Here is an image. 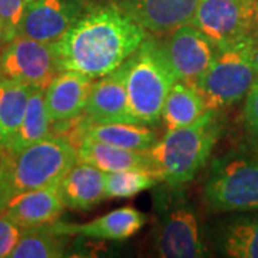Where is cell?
<instances>
[{
  "label": "cell",
  "mask_w": 258,
  "mask_h": 258,
  "mask_svg": "<svg viewBox=\"0 0 258 258\" xmlns=\"http://www.w3.org/2000/svg\"><path fill=\"white\" fill-rule=\"evenodd\" d=\"M106 172L96 166L76 162L60 179V192L66 207L88 211L106 198Z\"/></svg>",
  "instance_id": "17"
},
{
  "label": "cell",
  "mask_w": 258,
  "mask_h": 258,
  "mask_svg": "<svg viewBox=\"0 0 258 258\" xmlns=\"http://www.w3.org/2000/svg\"><path fill=\"white\" fill-rule=\"evenodd\" d=\"M224 248L230 257L258 258V220L231 225L224 240Z\"/></svg>",
  "instance_id": "25"
},
{
  "label": "cell",
  "mask_w": 258,
  "mask_h": 258,
  "mask_svg": "<svg viewBox=\"0 0 258 258\" xmlns=\"http://www.w3.org/2000/svg\"><path fill=\"white\" fill-rule=\"evenodd\" d=\"M26 6V0H0L2 42L8 43L12 39L19 36V29Z\"/></svg>",
  "instance_id": "26"
},
{
  "label": "cell",
  "mask_w": 258,
  "mask_h": 258,
  "mask_svg": "<svg viewBox=\"0 0 258 258\" xmlns=\"http://www.w3.org/2000/svg\"><path fill=\"white\" fill-rule=\"evenodd\" d=\"M0 76H2V71H0Z\"/></svg>",
  "instance_id": "32"
},
{
  "label": "cell",
  "mask_w": 258,
  "mask_h": 258,
  "mask_svg": "<svg viewBox=\"0 0 258 258\" xmlns=\"http://www.w3.org/2000/svg\"><path fill=\"white\" fill-rule=\"evenodd\" d=\"M0 152H2V149H0Z\"/></svg>",
  "instance_id": "33"
},
{
  "label": "cell",
  "mask_w": 258,
  "mask_h": 258,
  "mask_svg": "<svg viewBox=\"0 0 258 258\" xmlns=\"http://www.w3.org/2000/svg\"><path fill=\"white\" fill-rule=\"evenodd\" d=\"M157 251L165 258H198L205 255L200 227L192 211L178 208L166 218L157 237Z\"/></svg>",
  "instance_id": "14"
},
{
  "label": "cell",
  "mask_w": 258,
  "mask_h": 258,
  "mask_svg": "<svg viewBox=\"0 0 258 258\" xmlns=\"http://www.w3.org/2000/svg\"><path fill=\"white\" fill-rule=\"evenodd\" d=\"M33 86L0 76V149H8L25 116Z\"/></svg>",
  "instance_id": "20"
},
{
  "label": "cell",
  "mask_w": 258,
  "mask_h": 258,
  "mask_svg": "<svg viewBox=\"0 0 258 258\" xmlns=\"http://www.w3.org/2000/svg\"><path fill=\"white\" fill-rule=\"evenodd\" d=\"M85 138H92L109 145L147 151L158 141L155 129L139 122H92L88 118L83 128Z\"/></svg>",
  "instance_id": "19"
},
{
  "label": "cell",
  "mask_w": 258,
  "mask_h": 258,
  "mask_svg": "<svg viewBox=\"0 0 258 258\" xmlns=\"http://www.w3.org/2000/svg\"><path fill=\"white\" fill-rule=\"evenodd\" d=\"M76 151L78 162L96 166L106 174L125 169H151L147 151L123 149L92 138H83Z\"/></svg>",
  "instance_id": "18"
},
{
  "label": "cell",
  "mask_w": 258,
  "mask_h": 258,
  "mask_svg": "<svg viewBox=\"0 0 258 258\" xmlns=\"http://www.w3.org/2000/svg\"><path fill=\"white\" fill-rule=\"evenodd\" d=\"M245 98L247 99H245V106H244V115H245L247 125L255 135H258V76Z\"/></svg>",
  "instance_id": "28"
},
{
  "label": "cell",
  "mask_w": 258,
  "mask_h": 258,
  "mask_svg": "<svg viewBox=\"0 0 258 258\" xmlns=\"http://www.w3.org/2000/svg\"><path fill=\"white\" fill-rule=\"evenodd\" d=\"M78 162L76 148L49 135L16 152H0V214L19 194L57 184Z\"/></svg>",
  "instance_id": "2"
},
{
  "label": "cell",
  "mask_w": 258,
  "mask_h": 258,
  "mask_svg": "<svg viewBox=\"0 0 258 258\" xmlns=\"http://www.w3.org/2000/svg\"><path fill=\"white\" fill-rule=\"evenodd\" d=\"M207 111V105L198 89L194 85L176 81L166 96L161 120L166 131L184 128L200 119Z\"/></svg>",
  "instance_id": "21"
},
{
  "label": "cell",
  "mask_w": 258,
  "mask_h": 258,
  "mask_svg": "<svg viewBox=\"0 0 258 258\" xmlns=\"http://www.w3.org/2000/svg\"><path fill=\"white\" fill-rule=\"evenodd\" d=\"M30 2H33V0H26V3H30Z\"/></svg>",
  "instance_id": "31"
},
{
  "label": "cell",
  "mask_w": 258,
  "mask_h": 258,
  "mask_svg": "<svg viewBox=\"0 0 258 258\" xmlns=\"http://www.w3.org/2000/svg\"><path fill=\"white\" fill-rule=\"evenodd\" d=\"M158 179L151 169H125L106 174V198H131L152 188Z\"/></svg>",
  "instance_id": "24"
},
{
  "label": "cell",
  "mask_w": 258,
  "mask_h": 258,
  "mask_svg": "<svg viewBox=\"0 0 258 258\" xmlns=\"http://www.w3.org/2000/svg\"><path fill=\"white\" fill-rule=\"evenodd\" d=\"M23 228L16 225L9 218L0 215V258L10 257L13 249L16 248Z\"/></svg>",
  "instance_id": "27"
},
{
  "label": "cell",
  "mask_w": 258,
  "mask_h": 258,
  "mask_svg": "<svg viewBox=\"0 0 258 258\" xmlns=\"http://www.w3.org/2000/svg\"><path fill=\"white\" fill-rule=\"evenodd\" d=\"M257 0H200L192 22L217 47L254 36Z\"/></svg>",
  "instance_id": "7"
},
{
  "label": "cell",
  "mask_w": 258,
  "mask_h": 258,
  "mask_svg": "<svg viewBox=\"0 0 258 258\" xmlns=\"http://www.w3.org/2000/svg\"><path fill=\"white\" fill-rule=\"evenodd\" d=\"M175 82L162 42L149 35L129 57L126 89L134 120L145 125L161 120L166 96Z\"/></svg>",
  "instance_id": "4"
},
{
  "label": "cell",
  "mask_w": 258,
  "mask_h": 258,
  "mask_svg": "<svg viewBox=\"0 0 258 258\" xmlns=\"http://www.w3.org/2000/svg\"><path fill=\"white\" fill-rule=\"evenodd\" d=\"M81 16L78 0H33L26 6L19 35L56 43Z\"/></svg>",
  "instance_id": "10"
},
{
  "label": "cell",
  "mask_w": 258,
  "mask_h": 258,
  "mask_svg": "<svg viewBox=\"0 0 258 258\" xmlns=\"http://www.w3.org/2000/svg\"><path fill=\"white\" fill-rule=\"evenodd\" d=\"M64 207L66 204L57 182L13 197L0 215L22 228H33L55 222Z\"/></svg>",
  "instance_id": "13"
},
{
  "label": "cell",
  "mask_w": 258,
  "mask_h": 258,
  "mask_svg": "<svg viewBox=\"0 0 258 258\" xmlns=\"http://www.w3.org/2000/svg\"><path fill=\"white\" fill-rule=\"evenodd\" d=\"M50 128H52V119L45 101V89L33 88L29 96L28 106L22 123L12 139L9 148L5 151L16 152L29 145H33L49 137Z\"/></svg>",
  "instance_id": "22"
},
{
  "label": "cell",
  "mask_w": 258,
  "mask_h": 258,
  "mask_svg": "<svg viewBox=\"0 0 258 258\" xmlns=\"http://www.w3.org/2000/svg\"><path fill=\"white\" fill-rule=\"evenodd\" d=\"M258 76V42L255 37L218 47L211 64L194 86L207 109L221 111L247 96Z\"/></svg>",
  "instance_id": "5"
},
{
  "label": "cell",
  "mask_w": 258,
  "mask_h": 258,
  "mask_svg": "<svg viewBox=\"0 0 258 258\" xmlns=\"http://www.w3.org/2000/svg\"><path fill=\"white\" fill-rule=\"evenodd\" d=\"M204 195L217 211L258 210V159H220L212 166Z\"/></svg>",
  "instance_id": "6"
},
{
  "label": "cell",
  "mask_w": 258,
  "mask_h": 258,
  "mask_svg": "<svg viewBox=\"0 0 258 258\" xmlns=\"http://www.w3.org/2000/svg\"><path fill=\"white\" fill-rule=\"evenodd\" d=\"M148 36L147 29L113 3L82 13L53 46L62 71L98 79L125 63Z\"/></svg>",
  "instance_id": "1"
},
{
  "label": "cell",
  "mask_w": 258,
  "mask_h": 258,
  "mask_svg": "<svg viewBox=\"0 0 258 258\" xmlns=\"http://www.w3.org/2000/svg\"><path fill=\"white\" fill-rule=\"evenodd\" d=\"M0 42H2V26H0Z\"/></svg>",
  "instance_id": "30"
},
{
  "label": "cell",
  "mask_w": 258,
  "mask_h": 258,
  "mask_svg": "<svg viewBox=\"0 0 258 258\" xmlns=\"http://www.w3.org/2000/svg\"><path fill=\"white\" fill-rule=\"evenodd\" d=\"M2 76L33 88L46 89L62 71L53 43H45L26 36H16L0 53Z\"/></svg>",
  "instance_id": "8"
},
{
  "label": "cell",
  "mask_w": 258,
  "mask_h": 258,
  "mask_svg": "<svg viewBox=\"0 0 258 258\" xmlns=\"http://www.w3.org/2000/svg\"><path fill=\"white\" fill-rule=\"evenodd\" d=\"M129 59L111 74L93 81L85 106V113L92 122H135L129 109L126 76Z\"/></svg>",
  "instance_id": "11"
},
{
  "label": "cell",
  "mask_w": 258,
  "mask_h": 258,
  "mask_svg": "<svg viewBox=\"0 0 258 258\" xmlns=\"http://www.w3.org/2000/svg\"><path fill=\"white\" fill-rule=\"evenodd\" d=\"M254 37L258 40V0H257V9H255V26H254Z\"/></svg>",
  "instance_id": "29"
},
{
  "label": "cell",
  "mask_w": 258,
  "mask_h": 258,
  "mask_svg": "<svg viewBox=\"0 0 258 258\" xmlns=\"http://www.w3.org/2000/svg\"><path fill=\"white\" fill-rule=\"evenodd\" d=\"M162 46L176 81L195 85L211 64L218 47L194 25H184L169 33Z\"/></svg>",
  "instance_id": "9"
},
{
  "label": "cell",
  "mask_w": 258,
  "mask_h": 258,
  "mask_svg": "<svg viewBox=\"0 0 258 258\" xmlns=\"http://www.w3.org/2000/svg\"><path fill=\"white\" fill-rule=\"evenodd\" d=\"M200 0H120L119 6L148 33L166 35L192 22Z\"/></svg>",
  "instance_id": "12"
},
{
  "label": "cell",
  "mask_w": 258,
  "mask_h": 258,
  "mask_svg": "<svg viewBox=\"0 0 258 258\" xmlns=\"http://www.w3.org/2000/svg\"><path fill=\"white\" fill-rule=\"evenodd\" d=\"M93 81L92 78L75 71H63L57 75L45 89V101L52 122L82 115Z\"/></svg>",
  "instance_id": "15"
},
{
  "label": "cell",
  "mask_w": 258,
  "mask_h": 258,
  "mask_svg": "<svg viewBox=\"0 0 258 258\" xmlns=\"http://www.w3.org/2000/svg\"><path fill=\"white\" fill-rule=\"evenodd\" d=\"M66 237L52 224L23 228L16 248L10 254L13 258H56L63 257Z\"/></svg>",
  "instance_id": "23"
},
{
  "label": "cell",
  "mask_w": 258,
  "mask_h": 258,
  "mask_svg": "<svg viewBox=\"0 0 258 258\" xmlns=\"http://www.w3.org/2000/svg\"><path fill=\"white\" fill-rule=\"evenodd\" d=\"M218 112L208 109L191 125L166 131L147 149L151 169L159 181L169 185L186 184L203 169L220 137Z\"/></svg>",
  "instance_id": "3"
},
{
  "label": "cell",
  "mask_w": 258,
  "mask_h": 258,
  "mask_svg": "<svg viewBox=\"0 0 258 258\" xmlns=\"http://www.w3.org/2000/svg\"><path fill=\"white\" fill-rule=\"evenodd\" d=\"M147 222V215L132 207H123L85 224H55L64 235H81L92 240L119 241L137 234Z\"/></svg>",
  "instance_id": "16"
}]
</instances>
